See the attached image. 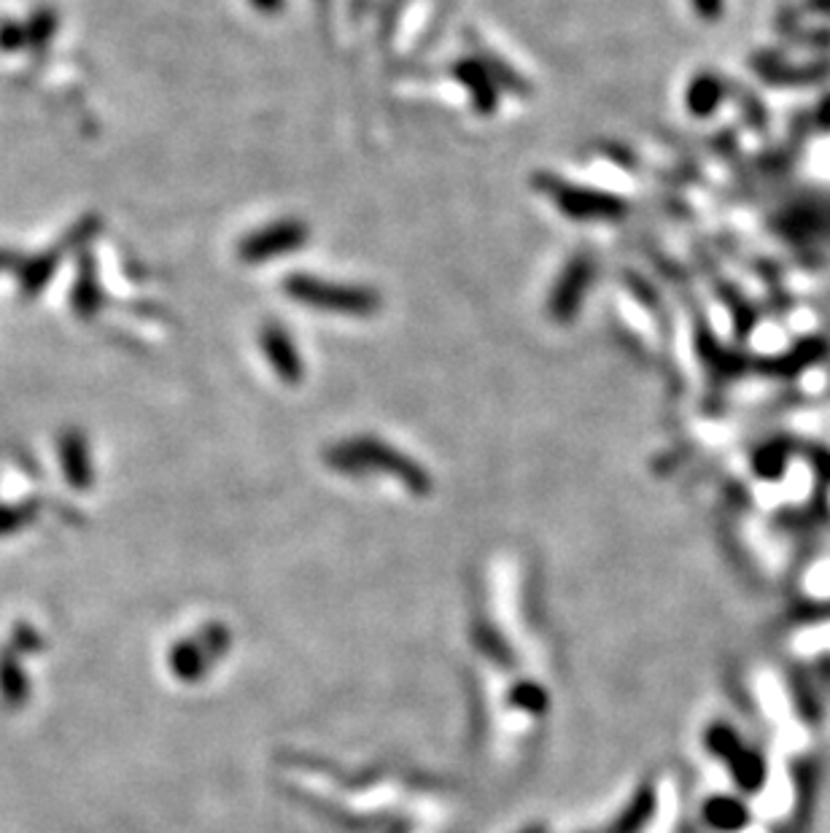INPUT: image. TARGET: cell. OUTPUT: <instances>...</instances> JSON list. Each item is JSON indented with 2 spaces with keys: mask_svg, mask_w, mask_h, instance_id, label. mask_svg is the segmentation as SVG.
Here are the masks:
<instances>
[{
  "mask_svg": "<svg viewBox=\"0 0 830 833\" xmlns=\"http://www.w3.org/2000/svg\"><path fill=\"white\" fill-rule=\"evenodd\" d=\"M712 823L720 829H741L747 823V810L739 801L717 799L712 804Z\"/></svg>",
  "mask_w": 830,
  "mask_h": 833,
  "instance_id": "obj_1",
  "label": "cell"
}]
</instances>
